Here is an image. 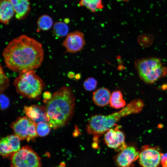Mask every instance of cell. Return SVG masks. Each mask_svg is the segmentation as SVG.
Instances as JSON below:
<instances>
[{"mask_svg": "<svg viewBox=\"0 0 167 167\" xmlns=\"http://www.w3.org/2000/svg\"><path fill=\"white\" fill-rule=\"evenodd\" d=\"M2 54L8 68L20 73L40 67L43 60L44 51L41 43L22 35L11 41Z\"/></svg>", "mask_w": 167, "mask_h": 167, "instance_id": "obj_1", "label": "cell"}, {"mask_svg": "<svg viewBox=\"0 0 167 167\" xmlns=\"http://www.w3.org/2000/svg\"><path fill=\"white\" fill-rule=\"evenodd\" d=\"M109 104L111 107L119 109L125 107L126 103L122 93L119 91H115L111 94Z\"/></svg>", "mask_w": 167, "mask_h": 167, "instance_id": "obj_17", "label": "cell"}, {"mask_svg": "<svg viewBox=\"0 0 167 167\" xmlns=\"http://www.w3.org/2000/svg\"><path fill=\"white\" fill-rule=\"evenodd\" d=\"M24 109L27 117L36 124L41 122L48 123L45 106L37 105L25 106Z\"/></svg>", "mask_w": 167, "mask_h": 167, "instance_id": "obj_13", "label": "cell"}, {"mask_svg": "<svg viewBox=\"0 0 167 167\" xmlns=\"http://www.w3.org/2000/svg\"><path fill=\"white\" fill-rule=\"evenodd\" d=\"M53 26V33L55 36L62 37L67 36L68 34L69 28L65 23L57 21L54 23Z\"/></svg>", "mask_w": 167, "mask_h": 167, "instance_id": "obj_19", "label": "cell"}, {"mask_svg": "<svg viewBox=\"0 0 167 167\" xmlns=\"http://www.w3.org/2000/svg\"><path fill=\"white\" fill-rule=\"evenodd\" d=\"M11 167H41V158L28 145L23 146L10 159Z\"/></svg>", "mask_w": 167, "mask_h": 167, "instance_id": "obj_6", "label": "cell"}, {"mask_svg": "<svg viewBox=\"0 0 167 167\" xmlns=\"http://www.w3.org/2000/svg\"><path fill=\"white\" fill-rule=\"evenodd\" d=\"M133 105L131 103L118 112L107 115L92 116L88 121L87 131L94 136V140H97L100 136L116 125L121 118L133 113Z\"/></svg>", "mask_w": 167, "mask_h": 167, "instance_id": "obj_3", "label": "cell"}, {"mask_svg": "<svg viewBox=\"0 0 167 167\" xmlns=\"http://www.w3.org/2000/svg\"><path fill=\"white\" fill-rule=\"evenodd\" d=\"M80 6H84L91 11L95 12L103 8L102 0H80Z\"/></svg>", "mask_w": 167, "mask_h": 167, "instance_id": "obj_18", "label": "cell"}, {"mask_svg": "<svg viewBox=\"0 0 167 167\" xmlns=\"http://www.w3.org/2000/svg\"><path fill=\"white\" fill-rule=\"evenodd\" d=\"M15 13L13 6L9 0H1L0 20L2 23L7 24Z\"/></svg>", "mask_w": 167, "mask_h": 167, "instance_id": "obj_16", "label": "cell"}, {"mask_svg": "<svg viewBox=\"0 0 167 167\" xmlns=\"http://www.w3.org/2000/svg\"><path fill=\"white\" fill-rule=\"evenodd\" d=\"M85 44L84 34L79 31L68 34L62 43L67 52L71 53L80 51Z\"/></svg>", "mask_w": 167, "mask_h": 167, "instance_id": "obj_10", "label": "cell"}, {"mask_svg": "<svg viewBox=\"0 0 167 167\" xmlns=\"http://www.w3.org/2000/svg\"><path fill=\"white\" fill-rule=\"evenodd\" d=\"M52 95L51 94L48 92H44L43 94V96L45 101H48L51 98Z\"/></svg>", "mask_w": 167, "mask_h": 167, "instance_id": "obj_26", "label": "cell"}, {"mask_svg": "<svg viewBox=\"0 0 167 167\" xmlns=\"http://www.w3.org/2000/svg\"><path fill=\"white\" fill-rule=\"evenodd\" d=\"M97 84V81L95 78L89 77L85 80L83 83V86L86 90L91 91L96 88Z\"/></svg>", "mask_w": 167, "mask_h": 167, "instance_id": "obj_22", "label": "cell"}, {"mask_svg": "<svg viewBox=\"0 0 167 167\" xmlns=\"http://www.w3.org/2000/svg\"><path fill=\"white\" fill-rule=\"evenodd\" d=\"M70 78H73L74 76V74L72 72L69 73L68 75Z\"/></svg>", "mask_w": 167, "mask_h": 167, "instance_id": "obj_27", "label": "cell"}, {"mask_svg": "<svg viewBox=\"0 0 167 167\" xmlns=\"http://www.w3.org/2000/svg\"><path fill=\"white\" fill-rule=\"evenodd\" d=\"M53 21L52 18L47 15L41 16L37 21L38 28L41 30L46 31L49 30L52 27Z\"/></svg>", "mask_w": 167, "mask_h": 167, "instance_id": "obj_20", "label": "cell"}, {"mask_svg": "<svg viewBox=\"0 0 167 167\" xmlns=\"http://www.w3.org/2000/svg\"><path fill=\"white\" fill-rule=\"evenodd\" d=\"M20 140L15 135L3 138L0 143V153L2 157L10 159L15 153L20 149Z\"/></svg>", "mask_w": 167, "mask_h": 167, "instance_id": "obj_11", "label": "cell"}, {"mask_svg": "<svg viewBox=\"0 0 167 167\" xmlns=\"http://www.w3.org/2000/svg\"><path fill=\"white\" fill-rule=\"evenodd\" d=\"M0 108L4 110L6 109L9 106L10 104L9 100L8 98L3 93H1L0 96Z\"/></svg>", "mask_w": 167, "mask_h": 167, "instance_id": "obj_24", "label": "cell"}, {"mask_svg": "<svg viewBox=\"0 0 167 167\" xmlns=\"http://www.w3.org/2000/svg\"><path fill=\"white\" fill-rule=\"evenodd\" d=\"M14 85L18 93L31 99L38 97L44 86L43 81L34 70L19 73L14 81Z\"/></svg>", "mask_w": 167, "mask_h": 167, "instance_id": "obj_4", "label": "cell"}, {"mask_svg": "<svg viewBox=\"0 0 167 167\" xmlns=\"http://www.w3.org/2000/svg\"><path fill=\"white\" fill-rule=\"evenodd\" d=\"M56 167H61L60 166H57Z\"/></svg>", "mask_w": 167, "mask_h": 167, "instance_id": "obj_28", "label": "cell"}, {"mask_svg": "<svg viewBox=\"0 0 167 167\" xmlns=\"http://www.w3.org/2000/svg\"><path fill=\"white\" fill-rule=\"evenodd\" d=\"M111 94L110 91L108 89L101 88L93 92L92 99L96 105L104 107L109 103Z\"/></svg>", "mask_w": 167, "mask_h": 167, "instance_id": "obj_15", "label": "cell"}, {"mask_svg": "<svg viewBox=\"0 0 167 167\" xmlns=\"http://www.w3.org/2000/svg\"><path fill=\"white\" fill-rule=\"evenodd\" d=\"M162 155L158 147L144 145L139 152V163L141 167H160Z\"/></svg>", "mask_w": 167, "mask_h": 167, "instance_id": "obj_8", "label": "cell"}, {"mask_svg": "<svg viewBox=\"0 0 167 167\" xmlns=\"http://www.w3.org/2000/svg\"><path fill=\"white\" fill-rule=\"evenodd\" d=\"M125 138V135L119 129V126L109 129L105 133L104 136V141L106 145L117 152H120L127 147Z\"/></svg>", "mask_w": 167, "mask_h": 167, "instance_id": "obj_9", "label": "cell"}, {"mask_svg": "<svg viewBox=\"0 0 167 167\" xmlns=\"http://www.w3.org/2000/svg\"><path fill=\"white\" fill-rule=\"evenodd\" d=\"M161 165L162 167H167V153L163 154L161 158Z\"/></svg>", "mask_w": 167, "mask_h": 167, "instance_id": "obj_25", "label": "cell"}, {"mask_svg": "<svg viewBox=\"0 0 167 167\" xmlns=\"http://www.w3.org/2000/svg\"><path fill=\"white\" fill-rule=\"evenodd\" d=\"M135 65L140 77L146 83H153L167 74V68L162 65L158 58L139 59L136 61Z\"/></svg>", "mask_w": 167, "mask_h": 167, "instance_id": "obj_5", "label": "cell"}, {"mask_svg": "<svg viewBox=\"0 0 167 167\" xmlns=\"http://www.w3.org/2000/svg\"><path fill=\"white\" fill-rule=\"evenodd\" d=\"M50 127L48 123L41 122L36 125V131L37 135L43 137L49 134L50 131Z\"/></svg>", "mask_w": 167, "mask_h": 167, "instance_id": "obj_21", "label": "cell"}, {"mask_svg": "<svg viewBox=\"0 0 167 167\" xmlns=\"http://www.w3.org/2000/svg\"><path fill=\"white\" fill-rule=\"evenodd\" d=\"M139 152L133 146H128L121 151L114 157V161L118 167H130L138 159Z\"/></svg>", "mask_w": 167, "mask_h": 167, "instance_id": "obj_12", "label": "cell"}, {"mask_svg": "<svg viewBox=\"0 0 167 167\" xmlns=\"http://www.w3.org/2000/svg\"><path fill=\"white\" fill-rule=\"evenodd\" d=\"M36 125L28 117H24L18 118L10 126L20 140L29 142L34 140L37 136Z\"/></svg>", "mask_w": 167, "mask_h": 167, "instance_id": "obj_7", "label": "cell"}, {"mask_svg": "<svg viewBox=\"0 0 167 167\" xmlns=\"http://www.w3.org/2000/svg\"><path fill=\"white\" fill-rule=\"evenodd\" d=\"M75 106V96L69 87L63 86L54 93L45 106L50 128L56 129L67 125L72 118Z\"/></svg>", "mask_w": 167, "mask_h": 167, "instance_id": "obj_2", "label": "cell"}, {"mask_svg": "<svg viewBox=\"0 0 167 167\" xmlns=\"http://www.w3.org/2000/svg\"><path fill=\"white\" fill-rule=\"evenodd\" d=\"M14 8L16 18L22 19L29 14L30 10L29 0H9Z\"/></svg>", "mask_w": 167, "mask_h": 167, "instance_id": "obj_14", "label": "cell"}, {"mask_svg": "<svg viewBox=\"0 0 167 167\" xmlns=\"http://www.w3.org/2000/svg\"><path fill=\"white\" fill-rule=\"evenodd\" d=\"M9 84V79L5 74L1 65L0 66V91L1 92L7 88Z\"/></svg>", "mask_w": 167, "mask_h": 167, "instance_id": "obj_23", "label": "cell"}]
</instances>
